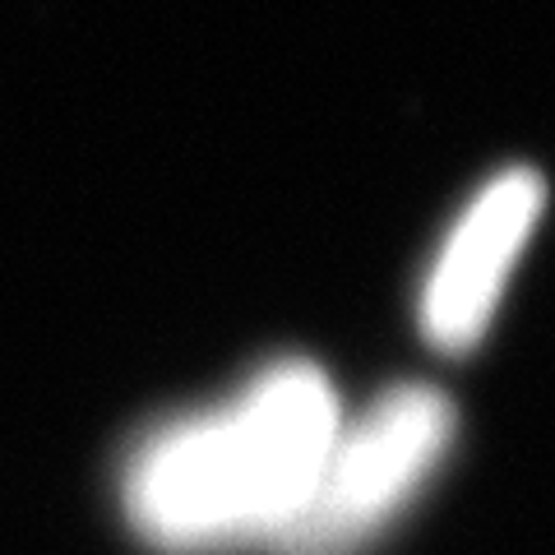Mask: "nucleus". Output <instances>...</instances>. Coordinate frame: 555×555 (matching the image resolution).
<instances>
[{"instance_id": "obj_3", "label": "nucleus", "mask_w": 555, "mask_h": 555, "mask_svg": "<svg viewBox=\"0 0 555 555\" xmlns=\"http://www.w3.org/2000/svg\"><path fill=\"white\" fill-rule=\"evenodd\" d=\"M542 177L514 167L463 208L422 287V328L436 347L459 352L486 334L500 292L542 218Z\"/></svg>"}, {"instance_id": "obj_1", "label": "nucleus", "mask_w": 555, "mask_h": 555, "mask_svg": "<svg viewBox=\"0 0 555 555\" xmlns=\"http://www.w3.org/2000/svg\"><path fill=\"white\" fill-rule=\"evenodd\" d=\"M338 426L328 379L283 361L222 412L177 422L139 449L126 473L130 524L163 551L283 542L315 495Z\"/></svg>"}, {"instance_id": "obj_2", "label": "nucleus", "mask_w": 555, "mask_h": 555, "mask_svg": "<svg viewBox=\"0 0 555 555\" xmlns=\"http://www.w3.org/2000/svg\"><path fill=\"white\" fill-rule=\"evenodd\" d=\"M454 440V408L430 385H398L357 426H338L315 495L283 537L287 555H343L389 524Z\"/></svg>"}]
</instances>
